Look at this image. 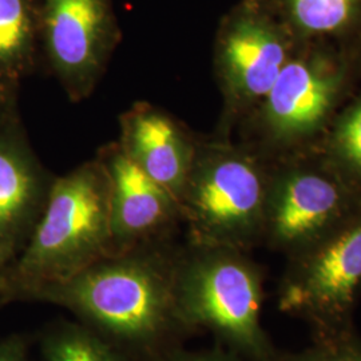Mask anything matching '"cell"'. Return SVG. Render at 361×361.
I'll return each mask as SVG.
<instances>
[{"instance_id":"6da1fadb","label":"cell","mask_w":361,"mask_h":361,"mask_svg":"<svg viewBox=\"0 0 361 361\" xmlns=\"http://www.w3.org/2000/svg\"><path fill=\"white\" fill-rule=\"evenodd\" d=\"M178 249L159 240L113 253L31 298L73 312L104 340L152 352L185 332L174 295Z\"/></svg>"},{"instance_id":"7a4b0ae2","label":"cell","mask_w":361,"mask_h":361,"mask_svg":"<svg viewBox=\"0 0 361 361\" xmlns=\"http://www.w3.org/2000/svg\"><path fill=\"white\" fill-rule=\"evenodd\" d=\"M360 83L361 43H301L238 125V142L269 162L316 150Z\"/></svg>"},{"instance_id":"3957f363","label":"cell","mask_w":361,"mask_h":361,"mask_svg":"<svg viewBox=\"0 0 361 361\" xmlns=\"http://www.w3.org/2000/svg\"><path fill=\"white\" fill-rule=\"evenodd\" d=\"M116 253L110 183L95 155L55 177L47 204L20 255L0 274V293L31 298Z\"/></svg>"},{"instance_id":"277c9868","label":"cell","mask_w":361,"mask_h":361,"mask_svg":"<svg viewBox=\"0 0 361 361\" xmlns=\"http://www.w3.org/2000/svg\"><path fill=\"white\" fill-rule=\"evenodd\" d=\"M177 316L185 332L207 331L245 361H279L261 323L264 271L247 252L188 243L174 268Z\"/></svg>"},{"instance_id":"5b68a950","label":"cell","mask_w":361,"mask_h":361,"mask_svg":"<svg viewBox=\"0 0 361 361\" xmlns=\"http://www.w3.org/2000/svg\"><path fill=\"white\" fill-rule=\"evenodd\" d=\"M271 162L232 138L200 137L180 198L189 243L249 252L262 244Z\"/></svg>"},{"instance_id":"8992f818","label":"cell","mask_w":361,"mask_h":361,"mask_svg":"<svg viewBox=\"0 0 361 361\" xmlns=\"http://www.w3.org/2000/svg\"><path fill=\"white\" fill-rule=\"evenodd\" d=\"M361 207V186L320 149L271 162L262 244L293 257L334 232Z\"/></svg>"},{"instance_id":"52a82bcc","label":"cell","mask_w":361,"mask_h":361,"mask_svg":"<svg viewBox=\"0 0 361 361\" xmlns=\"http://www.w3.org/2000/svg\"><path fill=\"white\" fill-rule=\"evenodd\" d=\"M301 43L258 0H240L221 22L213 68L222 99L213 135L233 131L271 90Z\"/></svg>"},{"instance_id":"ba28073f","label":"cell","mask_w":361,"mask_h":361,"mask_svg":"<svg viewBox=\"0 0 361 361\" xmlns=\"http://www.w3.org/2000/svg\"><path fill=\"white\" fill-rule=\"evenodd\" d=\"M286 261L277 290L279 310L308 324L313 337L353 331L361 297V207Z\"/></svg>"},{"instance_id":"9c48e42d","label":"cell","mask_w":361,"mask_h":361,"mask_svg":"<svg viewBox=\"0 0 361 361\" xmlns=\"http://www.w3.org/2000/svg\"><path fill=\"white\" fill-rule=\"evenodd\" d=\"M38 16L54 77L71 102L87 99L122 38L113 0H39Z\"/></svg>"},{"instance_id":"30bf717a","label":"cell","mask_w":361,"mask_h":361,"mask_svg":"<svg viewBox=\"0 0 361 361\" xmlns=\"http://www.w3.org/2000/svg\"><path fill=\"white\" fill-rule=\"evenodd\" d=\"M54 178L28 142L18 113L0 123V274L20 255Z\"/></svg>"},{"instance_id":"8fae6325","label":"cell","mask_w":361,"mask_h":361,"mask_svg":"<svg viewBox=\"0 0 361 361\" xmlns=\"http://www.w3.org/2000/svg\"><path fill=\"white\" fill-rule=\"evenodd\" d=\"M97 157L110 183L116 253L165 240L182 222L177 200L129 159L118 141L102 146Z\"/></svg>"},{"instance_id":"7c38bea8","label":"cell","mask_w":361,"mask_h":361,"mask_svg":"<svg viewBox=\"0 0 361 361\" xmlns=\"http://www.w3.org/2000/svg\"><path fill=\"white\" fill-rule=\"evenodd\" d=\"M118 143L138 168L180 205L200 137L166 110L137 102L119 116Z\"/></svg>"},{"instance_id":"4fadbf2b","label":"cell","mask_w":361,"mask_h":361,"mask_svg":"<svg viewBox=\"0 0 361 361\" xmlns=\"http://www.w3.org/2000/svg\"><path fill=\"white\" fill-rule=\"evenodd\" d=\"M298 43H361V0H258Z\"/></svg>"},{"instance_id":"5bb4252c","label":"cell","mask_w":361,"mask_h":361,"mask_svg":"<svg viewBox=\"0 0 361 361\" xmlns=\"http://www.w3.org/2000/svg\"><path fill=\"white\" fill-rule=\"evenodd\" d=\"M38 1L0 0V80L15 87L37 65Z\"/></svg>"},{"instance_id":"9a60e30c","label":"cell","mask_w":361,"mask_h":361,"mask_svg":"<svg viewBox=\"0 0 361 361\" xmlns=\"http://www.w3.org/2000/svg\"><path fill=\"white\" fill-rule=\"evenodd\" d=\"M319 149L340 173L361 186V83L336 116Z\"/></svg>"},{"instance_id":"2e32d148","label":"cell","mask_w":361,"mask_h":361,"mask_svg":"<svg viewBox=\"0 0 361 361\" xmlns=\"http://www.w3.org/2000/svg\"><path fill=\"white\" fill-rule=\"evenodd\" d=\"M42 353L44 361H122L109 341L75 324L51 329L42 341Z\"/></svg>"},{"instance_id":"e0dca14e","label":"cell","mask_w":361,"mask_h":361,"mask_svg":"<svg viewBox=\"0 0 361 361\" xmlns=\"http://www.w3.org/2000/svg\"><path fill=\"white\" fill-rule=\"evenodd\" d=\"M279 361H361V338L356 331L313 337L310 347L281 352Z\"/></svg>"},{"instance_id":"ac0fdd59","label":"cell","mask_w":361,"mask_h":361,"mask_svg":"<svg viewBox=\"0 0 361 361\" xmlns=\"http://www.w3.org/2000/svg\"><path fill=\"white\" fill-rule=\"evenodd\" d=\"M158 361H245L240 355L233 352L229 348L217 344L213 348L189 349L174 348L170 349L166 353L161 356Z\"/></svg>"},{"instance_id":"d6986e66","label":"cell","mask_w":361,"mask_h":361,"mask_svg":"<svg viewBox=\"0 0 361 361\" xmlns=\"http://www.w3.org/2000/svg\"><path fill=\"white\" fill-rule=\"evenodd\" d=\"M0 361H27L26 341L11 336L0 341Z\"/></svg>"},{"instance_id":"ffe728a7","label":"cell","mask_w":361,"mask_h":361,"mask_svg":"<svg viewBox=\"0 0 361 361\" xmlns=\"http://www.w3.org/2000/svg\"><path fill=\"white\" fill-rule=\"evenodd\" d=\"M16 92L18 87L0 80V123L18 113Z\"/></svg>"}]
</instances>
